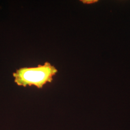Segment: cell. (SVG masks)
<instances>
[{
	"label": "cell",
	"instance_id": "6da1fadb",
	"mask_svg": "<svg viewBox=\"0 0 130 130\" xmlns=\"http://www.w3.org/2000/svg\"><path fill=\"white\" fill-rule=\"evenodd\" d=\"M56 67L48 62L36 67L21 68L13 73L14 82L19 86H35L42 88L48 83H51L57 73Z\"/></svg>",
	"mask_w": 130,
	"mask_h": 130
},
{
	"label": "cell",
	"instance_id": "7a4b0ae2",
	"mask_svg": "<svg viewBox=\"0 0 130 130\" xmlns=\"http://www.w3.org/2000/svg\"><path fill=\"white\" fill-rule=\"evenodd\" d=\"M82 3L84 5H93L98 3V0H80Z\"/></svg>",
	"mask_w": 130,
	"mask_h": 130
}]
</instances>
